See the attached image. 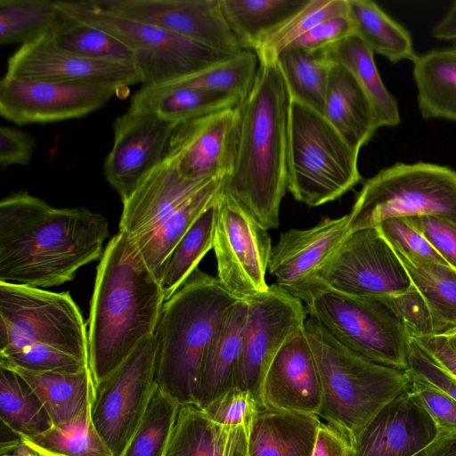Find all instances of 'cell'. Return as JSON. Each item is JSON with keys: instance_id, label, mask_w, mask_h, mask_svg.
<instances>
[{"instance_id": "cell-1", "label": "cell", "mask_w": 456, "mask_h": 456, "mask_svg": "<svg viewBox=\"0 0 456 456\" xmlns=\"http://www.w3.org/2000/svg\"><path fill=\"white\" fill-rule=\"evenodd\" d=\"M108 220L85 208H56L26 192L0 202V282L48 288L102 257Z\"/></svg>"}, {"instance_id": "cell-2", "label": "cell", "mask_w": 456, "mask_h": 456, "mask_svg": "<svg viewBox=\"0 0 456 456\" xmlns=\"http://www.w3.org/2000/svg\"><path fill=\"white\" fill-rule=\"evenodd\" d=\"M165 296L129 237L118 232L96 270L88 319V365L94 386L154 335Z\"/></svg>"}, {"instance_id": "cell-3", "label": "cell", "mask_w": 456, "mask_h": 456, "mask_svg": "<svg viewBox=\"0 0 456 456\" xmlns=\"http://www.w3.org/2000/svg\"><path fill=\"white\" fill-rule=\"evenodd\" d=\"M258 60L254 86L240 104L237 160L223 192L270 230L279 226L287 190L292 95L277 59Z\"/></svg>"}, {"instance_id": "cell-4", "label": "cell", "mask_w": 456, "mask_h": 456, "mask_svg": "<svg viewBox=\"0 0 456 456\" xmlns=\"http://www.w3.org/2000/svg\"><path fill=\"white\" fill-rule=\"evenodd\" d=\"M239 299L197 268L162 308L155 332V385L180 405L195 404L205 351Z\"/></svg>"}, {"instance_id": "cell-5", "label": "cell", "mask_w": 456, "mask_h": 456, "mask_svg": "<svg viewBox=\"0 0 456 456\" xmlns=\"http://www.w3.org/2000/svg\"><path fill=\"white\" fill-rule=\"evenodd\" d=\"M305 332L321 378L319 416L350 442L381 408L411 387L406 370L354 353L310 317L305 320Z\"/></svg>"}, {"instance_id": "cell-6", "label": "cell", "mask_w": 456, "mask_h": 456, "mask_svg": "<svg viewBox=\"0 0 456 456\" xmlns=\"http://www.w3.org/2000/svg\"><path fill=\"white\" fill-rule=\"evenodd\" d=\"M299 299L309 317L344 346L381 365L407 370L411 337L387 297L312 286Z\"/></svg>"}, {"instance_id": "cell-7", "label": "cell", "mask_w": 456, "mask_h": 456, "mask_svg": "<svg viewBox=\"0 0 456 456\" xmlns=\"http://www.w3.org/2000/svg\"><path fill=\"white\" fill-rule=\"evenodd\" d=\"M359 152L320 112L292 98L287 190L310 207L333 201L361 180Z\"/></svg>"}, {"instance_id": "cell-8", "label": "cell", "mask_w": 456, "mask_h": 456, "mask_svg": "<svg viewBox=\"0 0 456 456\" xmlns=\"http://www.w3.org/2000/svg\"><path fill=\"white\" fill-rule=\"evenodd\" d=\"M347 215V234L394 217L434 216L456 224V171L396 163L364 183Z\"/></svg>"}, {"instance_id": "cell-9", "label": "cell", "mask_w": 456, "mask_h": 456, "mask_svg": "<svg viewBox=\"0 0 456 456\" xmlns=\"http://www.w3.org/2000/svg\"><path fill=\"white\" fill-rule=\"evenodd\" d=\"M56 4L62 13L109 33L129 48L142 85L166 83L233 56L160 28L111 13L91 0Z\"/></svg>"}, {"instance_id": "cell-10", "label": "cell", "mask_w": 456, "mask_h": 456, "mask_svg": "<svg viewBox=\"0 0 456 456\" xmlns=\"http://www.w3.org/2000/svg\"><path fill=\"white\" fill-rule=\"evenodd\" d=\"M46 345L88 361V338L69 292L0 282V355Z\"/></svg>"}, {"instance_id": "cell-11", "label": "cell", "mask_w": 456, "mask_h": 456, "mask_svg": "<svg viewBox=\"0 0 456 456\" xmlns=\"http://www.w3.org/2000/svg\"><path fill=\"white\" fill-rule=\"evenodd\" d=\"M312 286L354 295L391 297L409 289L411 281L391 245L377 227H370L347 234L296 297L299 299Z\"/></svg>"}, {"instance_id": "cell-12", "label": "cell", "mask_w": 456, "mask_h": 456, "mask_svg": "<svg viewBox=\"0 0 456 456\" xmlns=\"http://www.w3.org/2000/svg\"><path fill=\"white\" fill-rule=\"evenodd\" d=\"M154 335L95 385L91 418L113 456H120L136 430L155 386Z\"/></svg>"}, {"instance_id": "cell-13", "label": "cell", "mask_w": 456, "mask_h": 456, "mask_svg": "<svg viewBox=\"0 0 456 456\" xmlns=\"http://www.w3.org/2000/svg\"><path fill=\"white\" fill-rule=\"evenodd\" d=\"M248 319L233 387L250 393L262 409L265 374L281 347L305 327L303 302L279 285L246 300Z\"/></svg>"}, {"instance_id": "cell-14", "label": "cell", "mask_w": 456, "mask_h": 456, "mask_svg": "<svg viewBox=\"0 0 456 456\" xmlns=\"http://www.w3.org/2000/svg\"><path fill=\"white\" fill-rule=\"evenodd\" d=\"M267 231L222 191L213 241L216 277L238 299L247 300L269 289L265 274L273 247Z\"/></svg>"}, {"instance_id": "cell-15", "label": "cell", "mask_w": 456, "mask_h": 456, "mask_svg": "<svg viewBox=\"0 0 456 456\" xmlns=\"http://www.w3.org/2000/svg\"><path fill=\"white\" fill-rule=\"evenodd\" d=\"M126 88L109 82H46L4 76L0 82V114L18 125L77 118Z\"/></svg>"}, {"instance_id": "cell-16", "label": "cell", "mask_w": 456, "mask_h": 456, "mask_svg": "<svg viewBox=\"0 0 456 456\" xmlns=\"http://www.w3.org/2000/svg\"><path fill=\"white\" fill-rule=\"evenodd\" d=\"M240 126V105L183 122L173 131L164 159L186 179H227L235 167Z\"/></svg>"}, {"instance_id": "cell-17", "label": "cell", "mask_w": 456, "mask_h": 456, "mask_svg": "<svg viewBox=\"0 0 456 456\" xmlns=\"http://www.w3.org/2000/svg\"><path fill=\"white\" fill-rule=\"evenodd\" d=\"M118 16L152 25L227 54L243 51L220 0H91Z\"/></svg>"}, {"instance_id": "cell-18", "label": "cell", "mask_w": 456, "mask_h": 456, "mask_svg": "<svg viewBox=\"0 0 456 456\" xmlns=\"http://www.w3.org/2000/svg\"><path fill=\"white\" fill-rule=\"evenodd\" d=\"M177 126L150 112H126L113 124L114 141L103 172L122 202L164 159Z\"/></svg>"}, {"instance_id": "cell-19", "label": "cell", "mask_w": 456, "mask_h": 456, "mask_svg": "<svg viewBox=\"0 0 456 456\" xmlns=\"http://www.w3.org/2000/svg\"><path fill=\"white\" fill-rule=\"evenodd\" d=\"M439 430L411 387L381 408L351 442L352 456H412Z\"/></svg>"}, {"instance_id": "cell-20", "label": "cell", "mask_w": 456, "mask_h": 456, "mask_svg": "<svg viewBox=\"0 0 456 456\" xmlns=\"http://www.w3.org/2000/svg\"><path fill=\"white\" fill-rule=\"evenodd\" d=\"M5 77L46 82L142 83L134 67L88 60L60 48L46 34L22 45L8 60Z\"/></svg>"}, {"instance_id": "cell-21", "label": "cell", "mask_w": 456, "mask_h": 456, "mask_svg": "<svg viewBox=\"0 0 456 456\" xmlns=\"http://www.w3.org/2000/svg\"><path fill=\"white\" fill-rule=\"evenodd\" d=\"M214 178L186 179L163 159L123 201L119 231L140 248L186 200Z\"/></svg>"}, {"instance_id": "cell-22", "label": "cell", "mask_w": 456, "mask_h": 456, "mask_svg": "<svg viewBox=\"0 0 456 456\" xmlns=\"http://www.w3.org/2000/svg\"><path fill=\"white\" fill-rule=\"evenodd\" d=\"M322 383L305 327L278 352L265 374L263 410L319 416Z\"/></svg>"}, {"instance_id": "cell-23", "label": "cell", "mask_w": 456, "mask_h": 456, "mask_svg": "<svg viewBox=\"0 0 456 456\" xmlns=\"http://www.w3.org/2000/svg\"><path fill=\"white\" fill-rule=\"evenodd\" d=\"M348 215L325 218L307 229L281 233L273 248L268 270L276 284L296 297L312 273L347 235Z\"/></svg>"}, {"instance_id": "cell-24", "label": "cell", "mask_w": 456, "mask_h": 456, "mask_svg": "<svg viewBox=\"0 0 456 456\" xmlns=\"http://www.w3.org/2000/svg\"><path fill=\"white\" fill-rule=\"evenodd\" d=\"M250 429L217 423L195 404L180 405L164 456H248Z\"/></svg>"}, {"instance_id": "cell-25", "label": "cell", "mask_w": 456, "mask_h": 456, "mask_svg": "<svg viewBox=\"0 0 456 456\" xmlns=\"http://www.w3.org/2000/svg\"><path fill=\"white\" fill-rule=\"evenodd\" d=\"M248 303L239 299L225 314L200 365L195 405L206 409L233 387L248 319Z\"/></svg>"}, {"instance_id": "cell-26", "label": "cell", "mask_w": 456, "mask_h": 456, "mask_svg": "<svg viewBox=\"0 0 456 456\" xmlns=\"http://www.w3.org/2000/svg\"><path fill=\"white\" fill-rule=\"evenodd\" d=\"M322 115L358 152L380 127L361 86L346 68L336 63L330 71Z\"/></svg>"}, {"instance_id": "cell-27", "label": "cell", "mask_w": 456, "mask_h": 456, "mask_svg": "<svg viewBox=\"0 0 456 456\" xmlns=\"http://www.w3.org/2000/svg\"><path fill=\"white\" fill-rule=\"evenodd\" d=\"M318 415L261 410L249 433L248 456H312Z\"/></svg>"}, {"instance_id": "cell-28", "label": "cell", "mask_w": 456, "mask_h": 456, "mask_svg": "<svg viewBox=\"0 0 456 456\" xmlns=\"http://www.w3.org/2000/svg\"><path fill=\"white\" fill-rule=\"evenodd\" d=\"M232 94L191 87L142 85L133 94L129 110L156 114L178 126L212 112L240 106Z\"/></svg>"}, {"instance_id": "cell-29", "label": "cell", "mask_w": 456, "mask_h": 456, "mask_svg": "<svg viewBox=\"0 0 456 456\" xmlns=\"http://www.w3.org/2000/svg\"><path fill=\"white\" fill-rule=\"evenodd\" d=\"M411 61L421 116L456 121V45L416 54Z\"/></svg>"}, {"instance_id": "cell-30", "label": "cell", "mask_w": 456, "mask_h": 456, "mask_svg": "<svg viewBox=\"0 0 456 456\" xmlns=\"http://www.w3.org/2000/svg\"><path fill=\"white\" fill-rule=\"evenodd\" d=\"M14 371L39 397L53 425L74 419L92 404L95 386L89 366L73 372Z\"/></svg>"}, {"instance_id": "cell-31", "label": "cell", "mask_w": 456, "mask_h": 456, "mask_svg": "<svg viewBox=\"0 0 456 456\" xmlns=\"http://www.w3.org/2000/svg\"><path fill=\"white\" fill-rule=\"evenodd\" d=\"M332 63L346 68L361 86L375 111L379 126L400 123L396 99L386 88L374 61V53L355 34L322 50Z\"/></svg>"}, {"instance_id": "cell-32", "label": "cell", "mask_w": 456, "mask_h": 456, "mask_svg": "<svg viewBox=\"0 0 456 456\" xmlns=\"http://www.w3.org/2000/svg\"><path fill=\"white\" fill-rule=\"evenodd\" d=\"M309 0H220L224 19L242 50L254 51L263 39Z\"/></svg>"}, {"instance_id": "cell-33", "label": "cell", "mask_w": 456, "mask_h": 456, "mask_svg": "<svg viewBox=\"0 0 456 456\" xmlns=\"http://www.w3.org/2000/svg\"><path fill=\"white\" fill-rule=\"evenodd\" d=\"M225 179H212L186 200L149 240L137 248L159 282L170 253L199 216L217 200Z\"/></svg>"}, {"instance_id": "cell-34", "label": "cell", "mask_w": 456, "mask_h": 456, "mask_svg": "<svg viewBox=\"0 0 456 456\" xmlns=\"http://www.w3.org/2000/svg\"><path fill=\"white\" fill-rule=\"evenodd\" d=\"M348 16L354 34L375 54L393 63L416 56L410 33L370 0H348Z\"/></svg>"}, {"instance_id": "cell-35", "label": "cell", "mask_w": 456, "mask_h": 456, "mask_svg": "<svg viewBox=\"0 0 456 456\" xmlns=\"http://www.w3.org/2000/svg\"><path fill=\"white\" fill-rule=\"evenodd\" d=\"M0 417L20 438L37 436L53 426L43 403L14 370L0 366Z\"/></svg>"}, {"instance_id": "cell-36", "label": "cell", "mask_w": 456, "mask_h": 456, "mask_svg": "<svg viewBox=\"0 0 456 456\" xmlns=\"http://www.w3.org/2000/svg\"><path fill=\"white\" fill-rule=\"evenodd\" d=\"M411 284L419 290L442 330L456 328V270L449 265L407 256L393 248Z\"/></svg>"}, {"instance_id": "cell-37", "label": "cell", "mask_w": 456, "mask_h": 456, "mask_svg": "<svg viewBox=\"0 0 456 456\" xmlns=\"http://www.w3.org/2000/svg\"><path fill=\"white\" fill-rule=\"evenodd\" d=\"M48 34L60 48L75 55L96 61L134 67L133 53L121 41L60 11Z\"/></svg>"}, {"instance_id": "cell-38", "label": "cell", "mask_w": 456, "mask_h": 456, "mask_svg": "<svg viewBox=\"0 0 456 456\" xmlns=\"http://www.w3.org/2000/svg\"><path fill=\"white\" fill-rule=\"evenodd\" d=\"M292 98L323 113L332 62L322 53L286 47L277 57Z\"/></svg>"}, {"instance_id": "cell-39", "label": "cell", "mask_w": 456, "mask_h": 456, "mask_svg": "<svg viewBox=\"0 0 456 456\" xmlns=\"http://www.w3.org/2000/svg\"><path fill=\"white\" fill-rule=\"evenodd\" d=\"M217 200L199 216L170 253L160 281L166 301L182 287L203 256L213 248Z\"/></svg>"}, {"instance_id": "cell-40", "label": "cell", "mask_w": 456, "mask_h": 456, "mask_svg": "<svg viewBox=\"0 0 456 456\" xmlns=\"http://www.w3.org/2000/svg\"><path fill=\"white\" fill-rule=\"evenodd\" d=\"M20 440L38 456H113L93 424L91 406L70 421Z\"/></svg>"}, {"instance_id": "cell-41", "label": "cell", "mask_w": 456, "mask_h": 456, "mask_svg": "<svg viewBox=\"0 0 456 456\" xmlns=\"http://www.w3.org/2000/svg\"><path fill=\"white\" fill-rule=\"evenodd\" d=\"M258 65L256 53L252 50H243L195 73L159 85L225 93L240 98L243 102L254 86Z\"/></svg>"}, {"instance_id": "cell-42", "label": "cell", "mask_w": 456, "mask_h": 456, "mask_svg": "<svg viewBox=\"0 0 456 456\" xmlns=\"http://www.w3.org/2000/svg\"><path fill=\"white\" fill-rule=\"evenodd\" d=\"M179 407L155 385L146 411L120 456H164Z\"/></svg>"}, {"instance_id": "cell-43", "label": "cell", "mask_w": 456, "mask_h": 456, "mask_svg": "<svg viewBox=\"0 0 456 456\" xmlns=\"http://www.w3.org/2000/svg\"><path fill=\"white\" fill-rule=\"evenodd\" d=\"M58 16L56 1L0 0V43L32 42L50 33Z\"/></svg>"}, {"instance_id": "cell-44", "label": "cell", "mask_w": 456, "mask_h": 456, "mask_svg": "<svg viewBox=\"0 0 456 456\" xmlns=\"http://www.w3.org/2000/svg\"><path fill=\"white\" fill-rule=\"evenodd\" d=\"M348 14V0H309L297 12L266 36L254 50L258 58L277 59L294 41L320 22Z\"/></svg>"}, {"instance_id": "cell-45", "label": "cell", "mask_w": 456, "mask_h": 456, "mask_svg": "<svg viewBox=\"0 0 456 456\" xmlns=\"http://www.w3.org/2000/svg\"><path fill=\"white\" fill-rule=\"evenodd\" d=\"M0 366L29 372L77 371L88 361L46 345H35L20 352L0 355Z\"/></svg>"}, {"instance_id": "cell-46", "label": "cell", "mask_w": 456, "mask_h": 456, "mask_svg": "<svg viewBox=\"0 0 456 456\" xmlns=\"http://www.w3.org/2000/svg\"><path fill=\"white\" fill-rule=\"evenodd\" d=\"M376 227L393 248L407 256L449 265L413 226L409 217L386 219Z\"/></svg>"}, {"instance_id": "cell-47", "label": "cell", "mask_w": 456, "mask_h": 456, "mask_svg": "<svg viewBox=\"0 0 456 456\" xmlns=\"http://www.w3.org/2000/svg\"><path fill=\"white\" fill-rule=\"evenodd\" d=\"M261 410L260 403L250 393L232 387L203 411L217 423L251 428Z\"/></svg>"}, {"instance_id": "cell-48", "label": "cell", "mask_w": 456, "mask_h": 456, "mask_svg": "<svg viewBox=\"0 0 456 456\" xmlns=\"http://www.w3.org/2000/svg\"><path fill=\"white\" fill-rule=\"evenodd\" d=\"M411 338L442 335V330L429 306L411 284L406 291L387 297Z\"/></svg>"}, {"instance_id": "cell-49", "label": "cell", "mask_w": 456, "mask_h": 456, "mask_svg": "<svg viewBox=\"0 0 456 456\" xmlns=\"http://www.w3.org/2000/svg\"><path fill=\"white\" fill-rule=\"evenodd\" d=\"M409 219L431 247L456 270V224L434 216H411Z\"/></svg>"}, {"instance_id": "cell-50", "label": "cell", "mask_w": 456, "mask_h": 456, "mask_svg": "<svg viewBox=\"0 0 456 456\" xmlns=\"http://www.w3.org/2000/svg\"><path fill=\"white\" fill-rule=\"evenodd\" d=\"M411 379V389L436 422L438 430L456 431V401L436 387L412 378Z\"/></svg>"}, {"instance_id": "cell-51", "label": "cell", "mask_w": 456, "mask_h": 456, "mask_svg": "<svg viewBox=\"0 0 456 456\" xmlns=\"http://www.w3.org/2000/svg\"><path fill=\"white\" fill-rule=\"evenodd\" d=\"M354 34V24L348 14L335 16L320 22L290 45L316 53Z\"/></svg>"}, {"instance_id": "cell-52", "label": "cell", "mask_w": 456, "mask_h": 456, "mask_svg": "<svg viewBox=\"0 0 456 456\" xmlns=\"http://www.w3.org/2000/svg\"><path fill=\"white\" fill-rule=\"evenodd\" d=\"M406 371L411 378L442 389L456 401V379L431 360L412 338Z\"/></svg>"}, {"instance_id": "cell-53", "label": "cell", "mask_w": 456, "mask_h": 456, "mask_svg": "<svg viewBox=\"0 0 456 456\" xmlns=\"http://www.w3.org/2000/svg\"><path fill=\"white\" fill-rule=\"evenodd\" d=\"M35 139L28 133L10 126L0 128V165H27L33 155Z\"/></svg>"}, {"instance_id": "cell-54", "label": "cell", "mask_w": 456, "mask_h": 456, "mask_svg": "<svg viewBox=\"0 0 456 456\" xmlns=\"http://www.w3.org/2000/svg\"><path fill=\"white\" fill-rule=\"evenodd\" d=\"M412 338L431 360L456 379V353L444 335Z\"/></svg>"}, {"instance_id": "cell-55", "label": "cell", "mask_w": 456, "mask_h": 456, "mask_svg": "<svg viewBox=\"0 0 456 456\" xmlns=\"http://www.w3.org/2000/svg\"><path fill=\"white\" fill-rule=\"evenodd\" d=\"M312 456H352V444L334 427L321 423Z\"/></svg>"}, {"instance_id": "cell-56", "label": "cell", "mask_w": 456, "mask_h": 456, "mask_svg": "<svg viewBox=\"0 0 456 456\" xmlns=\"http://www.w3.org/2000/svg\"><path fill=\"white\" fill-rule=\"evenodd\" d=\"M412 456H456V431L439 430L430 444Z\"/></svg>"}, {"instance_id": "cell-57", "label": "cell", "mask_w": 456, "mask_h": 456, "mask_svg": "<svg viewBox=\"0 0 456 456\" xmlns=\"http://www.w3.org/2000/svg\"><path fill=\"white\" fill-rule=\"evenodd\" d=\"M432 35L441 40L456 39V1H454L444 18L434 27Z\"/></svg>"}, {"instance_id": "cell-58", "label": "cell", "mask_w": 456, "mask_h": 456, "mask_svg": "<svg viewBox=\"0 0 456 456\" xmlns=\"http://www.w3.org/2000/svg\"><path fill=\"white\" fill-rule=\"evenodd\" d=\"M1 456H38L20 437L12 441L2 442Z\"/></svg>"}, {"instance_id": "cell-59", "label": "cell", "mask_w": 456, "mask_h": 456, "mask_svg": "<svg viewBox=\"0 0 456 456\" xmlns=\"http://www.w3.org/2000/svg\"><path fill=\"white\" fill-rule=\"evenodd\" d=\"M450 346L456 353V328L444 334Z\"/></svg>"}]
</instances>
